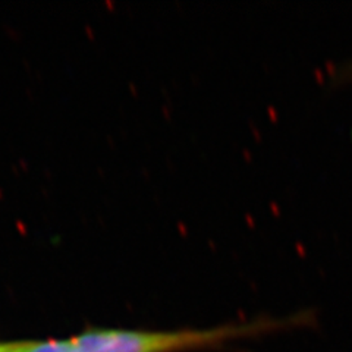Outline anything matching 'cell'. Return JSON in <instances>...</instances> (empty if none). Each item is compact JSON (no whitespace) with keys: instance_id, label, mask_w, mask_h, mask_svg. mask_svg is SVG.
<instances>
[{"instance_id":"277c9868","label":"cell","mask_w":352,"mask_h":352,"mask_svg":"<svg viewBox=\"0 0 352 352\" xmlns=\"http://www.w3.org/2000/svg\"><path fill=\"white\" fill-rule=\"evenodd\" d=\"M12 346H14V344H9V345H8L6 352H12Z\"/></svg>"},{"instance_id":"6da1fadb","label":"cell","mask_w":352,"mask_h":352,"mask_svg":"<svg viewBox=\"0 0 352 352\" xmlns=\"http://www.w3.org/2000/svg\"><path fill=\"white\" fill-rule=\"evenodd\" d=\"M313 318L302 311L283 318L260 317L245 323H232L212 329L181 330H125L90 329L69 339L76 352H190L219 348L235 339L254 338L283 327L304 326Z\"/></svg>"},{"instance_id":"7a4b0ae2","label":"cell","mask_w":352,"mask_h":352,"mask_svg":"<svg viewBox=\"0 0 352 352\" xmlns=\"http://www.w3.org/2000/svg\"><path fill=\"white\" fill-rule=\"evenodd\" d=\"M12 352H76L71 340H46V342L14 344Z\"/></svg>"},{"instance_id":"3957f363","label":"cell","mask_w":352,"mask_h":352,"mask_svg":"<svg viewBox=\"0 0 352 352\" xmlns=\"http://www.w3.org/2000/svg\"><path fill=\"white\" fill-rule=\"evenodd\" d=\"M6 349H8V344H5V345L0 344V352H6Z\"/></svg>"}]
</instances>
